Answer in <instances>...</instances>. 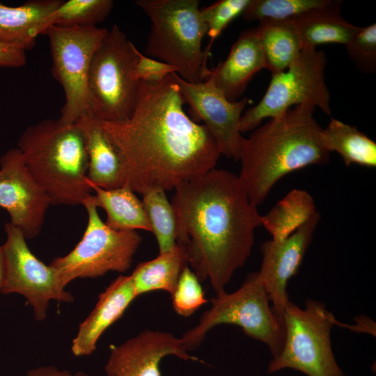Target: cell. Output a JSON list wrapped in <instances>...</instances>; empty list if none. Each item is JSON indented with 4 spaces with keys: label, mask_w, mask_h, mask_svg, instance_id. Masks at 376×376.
I'll return each instance as SVG.
<instances>
[{
    "label": "cell",
    "mask_w": 376,
    "mask_h": 376,
    "mask_svg": "<svg viewBox=\"0 0 376 376\" xmlns=\"http://www.w3.org/2000/svg\"><path fill=\"white\" fill-rule=\"evenodd\" d=\"M49 199L30 174L17 148L0 157V207L6 210L13 225L26 239L36 237L42 230Z\"/></svg>",
    "instance_id": "5bb4252c"
},
{
    "label": "cell",
    "mask_w": 376,
    "mask_h": 376,
    "mask_svg": "<svg viewBox=\"0 0 376 376\" xmlns=\"http://www.w3.org/2000/svg\"><path fill=\"white\" fill-rule=\"evenodd\" d=\"M5 258L2 244H0V289L2 287L5 278Z\"/></svg>",
    "instance_id": "d590c367"
},
{
    "label": "cell",
    "mask_w": 376,
    "mask_h": 376,
    "mask_svg": "<svg viewBox=\"0 0 376 376\" xmlns=\"http://www.w3.org/2000/svg\"><path fill=\"white\" fill-rule=\"evenodd\" d=\"M173 190L177 244L185 247L199 281H209L219 294L250 256L262 215L227 170L212 169Z\"/></svg>",
    "instance_id": "7a4b0ae2"
},
{
    "label": "cell",
    "mask_w": 376,
    "mask_h": 376,
    "mask_svg": "<svg viewBox=\"0 0 376 376\" xmlns=\"http://www.w3.org/2000/svg\"><path fill=\"white\" fill-rule=\"evenodd\" d=\"M249 0H219L200 9L210 41L204 50L209 56L214 41L236 17L242 15Z\"/></svg>",
    "instance_id": "f546056e"
},
{
    "label": "cell",
    "mask_w": 376,
    "mask_h": 376,
    "mask_svg": "<svg viewBox=\"0 0 376 376\" xmlns=\"http://www.w3.org/2000/svg\"><path fill=\"white\" fill-rule=\"evenodd\" d=\"M266 68L256 28L242 31L233 44L227 58L208 69L203 81L211 78L214 84L232 102L245 91L253 77Z\"/></svg>",
    "instance_id": "ac0fdd59"
},
{
    "label": "cell",
    "mask_w": 376,
    "mask_h": 376,
    "mask_svg": "<svg viewBox=\"0 0 376 376\" xmlns=\"http://www.w3.org/2000/svg\"><path fill=\"white\" fill-rule=\"evenodd\" d=\"M347 54L354 66L364 74L376 71V24L361 27L345 45Z\"/></svg>",
    "instance_id": "1f68e13d"
},
{
    "label": "cell",
    "mask_w": 376,
    "mask_h": 376,
    "mask_svg": "<svg viewBox=\"0 0 376 376\" xmlns=\"http://www.w3.org/2000/svg\"><path fill=\"white\" fill-rule=\"evenodd\" d=\"M92 194L82 204L88 220L81 239L68 254L49 263L65 288L76 279L97 278L109 272H125L142 242L136 230L109 227L100 218Z\"/></svg>",
    "instance_id": "9c48e42d"
},
{
    "label": "cell",
    "mask_w": 376,
    "mask_h": 376,
    "mask_svg": "<svg viewBox=\"0 0 376 376\" xmlns=\"http://www.w3.org/2000/svg\"><path fill=\"white\" fill-rule=\"evenodd\" d=\"M334 0H249L242 13L253 21L288 20L306 12L330 5Z\"/></svg>",
    "instance_id": "f1b7e54d"
},
{
    "label": "cell",
    "mask_w": 376,
    "mask_h": 376,
    "mask_svg": "<svg viewBox=\"0 0 376 376\" xmlns=\"http://www.w3.org/2000/svg\"><path fill=\"white\" fill-rule=\"evenodd\" d=\"M61 0H30L19 6L0 2V42L29 49L35 45L46 17Z\"/></svg>",
    "instance_id": "44dd1931"
},
{
    "label": "cell",
    "mask_w": 376,
    "mask_h": 376,
    "mask_svg": "<svg viewBox=\"0 0 376 376\" xmlns=\"http://www.w3.org/2000/svg\"><path fill=\"white\" fill-rule=\"evenodd\" d=\"M201 283L194 272L187 266L171 295L173 309L179 315L189 317L207 302Z\"/></svg>",
    "instance_id": "4dcf8cb0"
},
{
    "label": "cell",
    "mask_w": 376,
    "mask_h": 376,
    "mask_svg": "<svg viewBox=\"0 0 376 376\" xmlns=\"http://www.w3.org/2000/svg\"><path fill=\"white\" fill-rule=\"evenodd\" d=\"M4 230L6 239L2 246L6 272L0 293L23 296L38 322L47 318L50 301L73 302V295L61 285L56 269L29 249L22 230L10 222L5 224Z\"/></svg>",
    "instance_id": "7c38bea8"
},
{
    "label": "cell",
    "mask_w": 376,
    "mask_h": 376,
    "mask_svg": "<svg viewBox=\"0 0 376 376\" xmlns=\"http://www.w3.org/2000/svg\"><path fill=\"white\" fill-rule=\"evenodd\" d=\"M312 196L306 190L294 189L280 200L267 214L262 224L273 240L281 241L308 221L316 213Z\"/></svg>",
    "instance_id": "484cf974"
},
{
    "label": "cell",
    "mask_w": 376,
    "mask_h": 376,
    "mask_svg": "<svg viewBox=\"0 0 376 376\" xmlns=\"http://www.w3.org/2000/svg\"><path fill=\"white\" fill-rule=\"evenodd\" d=\"M22 376H91L83 371L72 372L54 366H41L29 369Z\"/></svg>",
    "instance_id": "e575fe53"
},
{
    "label": "cell",
    "mask_w": 376,
    "mask_h": 376,
    "mask_svg": "<svg viewBox=\"0 0 376 376\" xmlns=\"http://www.w3.org/2000/svg\"><path fill=\"white\" fill-rule=\"evenodd\" d=\"M326 64L323 50H302L287 69L272 73L260 101L242 114L240 132L252 131L264 119L279 116L295 106L318 107L330 116L331 96L325 79Z\"/></svg>",
    "instance_id": "30bf717a"
},
{
    "label": "cell",
    "mask_w": 376,
    "mask_h": 376,
    "mask_svg": "<svg viewBox=\"0 0 376 376\" xmlns=\"http://www.w3.org/2000/svg\"><path fill=\"white\" fill-rule=\"evenodd\" d=\"M26 63V50L16 45L0 42V67L19 68Z\"/></svg>",
    "instance_id": "836d02e7"
},
{
    "label": "cell",
    "mask_w": 376,
    "mask_h": 376,
    "mask_svg": "<svg viewBox=\"0 0 376 376\" xmlns=\"http://www.w3.org/2000/svg\"><path fill=\"white\" fill-rule=\"evenodd\" d=\"M314 111L310 106H295L244 137L237 176L257 207L283 177L329 162L330 152L322 143V127L316 121Z\"/></svg>",
    "instance_id": "3957f363"
},
{
    "label": "cell",
    "mask_w": 376,
    "mask_h": 376,
    "mask_svg": "<svg viewBox=\"0 0 376 376\" xmlns=\"http://www.w3.org/2000/svg\"><path fill=\"white\" fill-rule=\"evenodd\" d=\"M17 148L51 205H82L93 194L84 141L75 123L43 120L24 130Z\"/></svg>",
    "instance_id": "277c9868"
},
{
    "label": "cell",
    "mask_w": 376,
    "mask_h": 376,
    "mask_svg": "<svg viewBox=\"0 0 376 376\" xmlns=\"http://www.w3.org/2000/svg\"><path fill=\"white\" fill-rule=\"evenodd\" d=\"M141 200L150 228L157 242L159 253L172 250L177 244L176 218L166 191L152 189Z\"/></svg>",
    "instance_id": "83f0119b"
},
{
    "label": "cell",
    "mask_w": 376,
    "mask_h": 376,
    "mask_svg": "<svg viewBox=\"0 0 376 376\" xmlns=\"http://www.w3.org/2000/svg\"><path fill=\"white\" fill-rule=\"evenodd\" d=\"M97 26H50L49 39L52 76L63 88L65 103L61 121L75 123L89 112L88 75L95 50L107 31Z\"/></svg>",
    "instance_id": "8fae6325"
},
{
    "label": "cell",
    "mask_w": 376,
    "mask_h": 376,
    "mask_svg": "<svg viewBox=\"0 0 376 376\" xmlns=\"http://www.w3.org/2000/svg\"><path fill=\"white\" fill-rule=\"evenodd\" d=\"M172 73L158 82L140 81L134 109L121 121H102L120 161L124 185L143 194L173 190L212 169L221 156L207 128L185 112Z\"/></svg>",
    "instance_id": "6da1fadb"
},
{
    "label": "cell",
    "mask_w": 376,
    "mask_h": 376,
    "mask_svg": "<svg viewBox=\"0 0 376 376\" xmlns=\"http://www.w3.org/2000/svg\"><path fill=\"white\" fill-rule=\"evenodd\" d=\"M172 355L185 361H200L191 356L173 334L144 330L111 346L104 371L107 376H161L162 360Z\"/></svg>",
    "instance_id": "2e32d148"
},
{
    "label": "cell",
    "mask_w": 376,
    "mask_h": 376,
    "mask_svg": "<svg viewBox=\"0 0 376 376\" xmlns=\"http://www.w3.org/2000/svg\"><path fill=\"white\" fill-rule=\"evenodd\" d=\"M283 319V346L270 360L267 374L290 368L307 376H346L331 349V331L339 322L322 302L306 299L300 308L289 301Z\"/></svg>",
    "instance_id": "ba28073f"
},
{
    "label": "cell",
    "mask_w": 376,
    "mask_h": 376,
    "mask_svg": "<svg viewBox=\"0 0 376 376\" xmlns=\"http://www.w3.org/2000/svg\"><path fill=\"white\" fill-rule=\"evenodd\" d=\"M139 49L116 25L108 29L93 55L88 75L89 112L102 121L132 114L140 81L134 75Z\"/></svg>",
    "instance_id": "52a82bcc"
},
{
    "label": "cell",
    "mask_w": 376,
    "mask_h": 376,
    "mask_svg": "<svg viewBox=\"0 0 376 376\" xmlns=\"http://www.w3.org/2000/svg\"><path fill=\"white\" fill-rule=\"evenodd\" d=\"M93 191L91 199L107 214L105 224L117 230H144L151 228L142 201L127 185L115 189H103L88 180Z\"/></svg>",
    "instance_id": "7402d4cb"
},
{
    "label": "cell",
    "mask_w": 376,
    "mask_h": 376,
    "mask_svg": "<svg viewBox=\"0 0 376 376\" xmlns=\"http://www.w3.org/2000/svg\"><path fill=\"white\" fill-rule=\"evenodd\" d=\"M322 141L331 153L337 152L345 166H376V143L355 126L331 118L322 130Z\"/></svg>",
    "instance_id": "d4e9b609"
},
{
    "label": "cell",
    "mask_w": 376,
    "mask_h": 376,
    "mask_svg": "<svg viewBox=\"0 0 376 376\" xmlns=\"http://www.w3.org/2000/svg\"><path fill=\"white\" fill-rule=\"evenodd\" d=\"M266 69L272 74L283 71L299 56L301 43L288 20H263L256 28Z\"/></svg>",
    "instance_id": "cb8c5ba5"
},
{
    "label": "cell",
    "mask_w": 376,
    "mask_h": 376,
    "mask_svg": "<svg viewBox=\"0 0 376 376\" xmlns=\"http://www.w3.org/2000/svg\"><path fill=\"white\" fill-rule=\"evenodd\" d=\"M136 297L130 275H120L114 279L98 295L94 308L80 323L72 341V354L76 357L93 354L101 336Z\"/></svg>",
    "instance_id": "e0dca14e"
},
{
    "label": "cell",
    "mask_w": 376,
    "mask_h": 376,
    "mask_svg": "<svg viewBox=\"0 0 376 376\" xmlns=\"http://www.w3.org/2000/svg\"><path fill=\"white\" fill-rule=\"evenodd\" d=\"M187 266L186 249L179 244L170 251L139 263L130 274L136 297L155 290L166 291L171 296Z\"/></svg>",
    "instance_id": "603a6c76"
},
{
    "label": "cell",
    "mask_w": 376,
    "mask_h": 376,
    "mask_svg": "<svg viewBox=\"0 0 376 376\" xmlns=\"http://www.w3.org/2000/svg\"><path fill=\"white\" fill-rule=\"evenodd\" d=\"M320 219L318 212L285 240H267L261 244L262 262L258 276L272 303L274 312L281 319L290 301L287 285L298 272Z\"/></svg>",
    "instance_id": "9a60e30c"
},
{
    "label": "cell",
    "mask_w": 376,
    "mask_h": 376,
    "mask_svg": "<svg viewBox=\"0 0 376 376\" xmlns=\"http://www.w3.org/2000/svg\"><path fill=\"white\" fill-rule=\"evenodd\" d=\"M111 0H68L60 5L44 20L40 35L52 26L63 27L96 26L111 13Z\"/></svg>",
    "instance_id": "4316f807"
},
{
    "label": "cell",
    "mask_w": 376,
    "mask_h": 376,
    "mask_svg": "<svg viewBox=\"0 0 376 376\" xmlns=\"http://www.w3.org/2000/svg\"><path fill=\"white\" fill-rule=\"evenodd\" d=\"M174 76L180 93L196 119L203 121L216 141L221 155L239 161L244 136L240 129V118L249 99L230 101L215 86L211 78L198 83Z\"/></svg>",
    "instance_id": "4fadbf2b"
},
{
    "label": "cell",
    "mask_w": 376,
    "mask_h": 376,
    "mask_svg": "<svg viewBox=\"0 0 376 376\" xmlns=\"http://www.w3.org/2000/svg\"><path fill=\"white\" fill-rule=\"evenodd\" d=\"M341 1L334 0L324 8L312 10L289 19L302 50L315 49L324 44L347 45L361 26L347 22L341 14Z\"/></svg>",
    "instance_id": "ffe728a7"
},
{
    "label": "cell",
    "mask_w": 376,
    "mask_h": 376,
    "mask_svg": "<svg viewBox=\"0 0 376 376\" xmlns=\"http://www.w3.org/2000/svg\"><path fill=\"white\" fill-rule=\"evenodd\" d=\"M268 294L257 272L249 274L235 291H224L211 299V306L198 322L187 329L180 340L187 350L198 348L208 331L219 324L240 327L249 337L265 344L272 357L282 350L285 340L284 320L269 305Z\"/></svg>",
    "instance_id": "8992f818"
},
{
    "label": "cell",
    "mask_w": 376,
    "mask_h": 376,
    "mask_svg": "<svg viewBox=\"0 0 376 376\" xmlns=\"http://www.w3.org/2000/svg\"><path fill=\"white\" fill-rule=\"evenodd\" d=\"M177 71L175 67L152 58L138 51L134 75L139 81L158 82L172 73H177Z\"/></svg>",
    "instance_id": "d6a6232c"
},
{
    "label": "cell",
    "mask_w": 376,
    "mask_h": 376,
    "mask_svg": "<svg viewBox=\"0 0 376 376\" xmlns=\"http://www.w3.org/2000/svg\"><path fill=\"white\" fill-rule=\"evenodd\" d=\"M75 123L84 141L88 157V180L107 189L123 186L124 176L120 161L103 129L102 120L87 112Z\"/></svg>",
    "instance_id": "d6986e66"
},
{
    "label": "cell",
    "mask_w": 376,
    "mask_h": 376,
    "mask_svg": "<svg viewBox=\"0 0 376 376\" xmlns=\"http://www.w3.org/2000/svg\"><path fill=\"white\" fill-rule=\"evenodd\" d=\"M198 0H137L150 19L146 54L175 67L190 83L203 81L208 56L202 49L207 34Z\"/></svg>",
    "instance_id": "5b68a950"
}]
</instances>
